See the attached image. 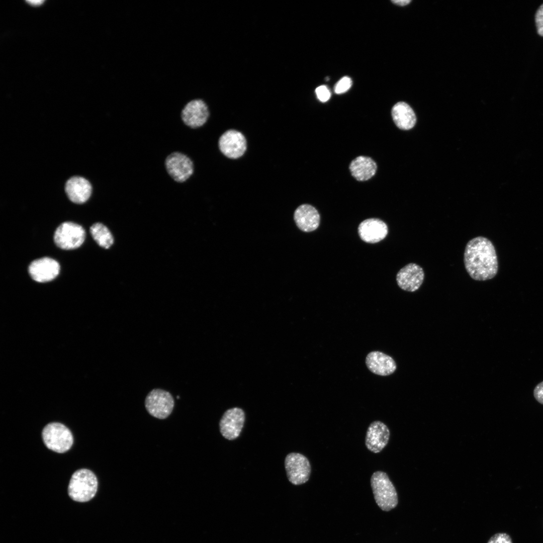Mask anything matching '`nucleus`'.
<instances>
[{"instance_id": "dca6fc26", "label": "nucleus", "mask_w": 543, "mask_h": 543, "mask_svg": "<svg viewBox=\"0 0 543 543\" xmlns=\"http://www.w3.org/2000/svg\"><path fill=\"white\" fill-rule=\"evenodd\" d=\"M366 364L371 372L382 376L393 374L397 368L392 357L379 351L370 352L366 356Z\"/></svg>"}, {"instance_id": "a878e982", "label": "nucleus", "mask_w": 543, "mask_h": 543, "mask_svg": "<svg viewBox=\"0 0 543 543\" xmlns=\"http://www.w3.org/2000/svg\"><path fill=\"white\" fill-rule=\"evenodd\" d=\"M533 396L535 400L543 405V381L538 383L533 390Z\"/></svg>"}, {"instance_id": "6e6552de", "label": "nucleus", "mask_w": 543, "mask_h": 543, "mask_svg": "<svg viewBox=\"0 0 543 543\" xmlns=\"http://www.w3.org/2000/svg\"><path fill=\"white\" fill-rule=\"evenodd\" d=\"M245 420V412L241 408L233 407L227 410L219 421L221 435L229 440L236 439L240 434Z\"/></svg>"}, {"instance_id": "4468645a", "label": "nucleus", "mask_w": 543, "mask_h": 543, "mask_svg": "<svg viewBox=\"0 0 543 543\" xmlns=\"http://www.w3.org/2000/svg\"><path fill=\"white\" fill-rule=\"evenodd\" d=\"M390 436L389 429L384 423L380 421H373L367 429L366 446L370 451L379 453L387 445Z\"/></svg>"}, {"instance_id": "9d476101", "label": "nucleus", "mask_w": 543, "mask_h": 543, "mask_svg": "<svg viewBox=\"0 0 543 543\" xmlns=\"http://www.w3.org/2000/svg\"><path fill=\"white\" fill-rule=\"evenodd\" d=\"M209 116L208 105L204 100L197 99L188 102L183 108L180 117L187 126L200 127L205 124Z\"/></svg>"}, {"instance_id": "4be33fe9", "label": "nucleus", "mask_w": 543, "mask_h": 543, "mask_svg": "<svg viewBox=\"0 0 543 543\" xmlns=\"http://www.w3.org/2000/svg\"><path fill=\"white\" fill-rule=\"evenodd\" d=\"M352 85V80L348 76H344L341 78L335 84L334 89L337 94H340L347 92Z\"/></svg>"}, {"instance_id": "f257e3e1", "label": "nucleus", "mask_w": 543, "mask_h": 543, "mask_svg": "<svg viewBox=\"0 0 543 543\" xmlns=\"http://www.w3.org/2000/svg\"><path fill=\"white\" fill-rule=\"evenodd\" d=\"M464 262L467 273L476 281L492 279L498 272L494 246L489 239L483 236L475 237L467 243Z\"/></svg>"}, {"instance_id": "423d86ee", "label": "nucleus", "mask_w": 543, "mask_h": 543, "mask_svg": "<svg viewBox=\"0 0 543 543\" xmlns=\"http://www.w3.org/2000/svg\"><path fill=\"white\" fill-rule=\"evenodd\" d=\"M85 233L80 225L71 222L60 224L55 230L54 240L59 248L69 250L77 248L84 242Z\"/></svg>"}, {"instance_id": "39448f33", "label": "nucleus", "mask_w": 543, "mask_h": 543, "mask_svg": "<svg viewBox=\"0 0 543 543\" xmlns=\"http://www.w3.org/2000/svg\"><path fill=\"white\" fill-rule=\"evenodd\" d=\"M174 401L168 391L161 389L152 390L146 397L145 406L150 415L159 419L168 417L171 413Z\"/></svg>"}, {"instance_id": "f3484780", "label": "nucleus", "mask_w": 543, "mask_h": 543, "mask_svg": "<svg viewBox=\"0 0 543 543\" xmlns=\"http://www.w3.org/2000/svg\"><path fill=\"white\" fill-rule=\"evenodd\" d=\"M294 219L297 227L302 231L309 232L319 226L320 217L317 210L309 204H303L295 211Z\"/></svg>"}, {"instance_id": "7ed1b4c3", "label": "nucleus", "mask_w": 543, "mask_h": 543, "mask_svg": "<svg viewBox=\"0 0 543 543\" xmlns=\"http://www.w3.org/2000/svg\"><path fill=\"white\" fill-rule=\"evenodd\" d=\"M98 485L97 477L93 472L86 469H80L72 474L68 487V493L74 501L87 502L95 496Z\"/></svg>"}, {"instance_id": "a211bd4d", "label": "nucleus", "mask_w": 543, "mask_h": 543, "mask_svg": "<svg viewBox=\"0 0 543 543\" xmlns=\"http://www.w3.org/2000/svg\"><path fill=\"white\" fill-rule=\"evenodd\" d=\"M65 192L71 201L76 204H82L89 198L92 193V187L86 179L82 177L74 176L67 181Z\"/></svg>"}, {"instance_id": "f8f14e48", "label": "nucleus", "mask_w": 543, "mask_h": 543, "mask_svg": "<svg viewBox=\"0 0 543 543\" xmlns=\"http://www.w3.org/2000/svg\"><path fill=\"white\" fill-rule=\"evenodd\" d=\"M59 271V263L48 257L33 260L28 267V272L32 279L39 283L54 280L58 275Z\"/></svg>"}, {"instance_id": "412c9836", "label": "nucleus", "mask_w": 543, "mask_h": 543, "mask_svg": "<svg viewBox=\"0 0 543 543\" xmlns=\"http://www.w3.org/2000/svg\"><path fill=\"white\" fill-rule=\"evenodd\" d=\"M90 234L96 242L101 247L108 249L114 242L113 237L108 228L101 223H96L90 228Z\"/></svg>"}, {"instance_id": "6ab92c4d", "label": "nucleus", "mask_w": 543, "mask_h": 543, "mask_svg": "<svg viewBox=\"0 0 543 543\" xmlns=\"http://www.w3.org/2000/svg\"><path fill=\"white\" fill-rule=\"evenodd\" d=\"M376 163L368 156H359L349 165L351 175L358 181L367 180L373 177L377 170Z\"/></svg>"}, {"instance_id": "bb28decb", "label": "nucleus", "mask_w": 543, "mask_h": 543, "mask_svg": "<svg viewBox=\"0 0 543 543\" xmlns=\"http://www.w3.org/2000/svg\"><path fill=\"white\" fill-rule=\"evenodd\" d=\"M392 2L394 4L399 5L400 6H404L408 5L411 2L410 0H394L392 1Z\"/></svg>"}, {"instance_id": "1a4fd4ad", "label": "nucleus", "mask_w": 543, "mask_h": 543, "mask_svg": "<svg viewBox=\"0 0 543 543\" xmlns=\"http://www.w3.org/2000/svg\"><path fill=\"white\" fill-rule=\"evenodd\" d=\"M165 165L169 175L179 183L186 181L194 172L192 160L186 155L178 152L169 154L165 159Z\"/></svg>"}, {"instance_id": "b1692460", "label": "nucleus", "mask_w": 543, "mask_h": 543, "mask_svg": "<svg viewBox=\"0 0 543 543\" xmlns=\"http://www.w3.org/2000/svg\"><path fill=\"white\" fill-rule=\"evenodd\" d=\"M487 543H513L510 536L505 532H498L492 535Z\"/></svg>"}, {"instance_id": "2eb2a0df", "label": "nucleus", "mask_w": 543, "mask_h": 543, "mask_svg": "<svg viewBox=\"0 0 543 543\" xmlns=\"http://www.w3.org/2000/svg\"><path fill=\"white\" fill-rule=\"evenodd\" d=\"M388 232L387 224L377 218L366 219L358 227V233L361 239L369 243H375L383 240Z\"/></svg>"}, {"instance_id": "ddd939ff", "label": "nucleus", "mask_w": 543, "mask_h": 543, "mask_svg": "<svg viewBox=\"0 0 543 543\" xmlns=\"http://www.w3.org/2000/svg\"><path fill=\"white\" fill-rule=\"evenodd\" d=\"M424 273L423 268L415 263H410L398 272L396 281L402 290L413 292L417 291L423 283Z\"/></svg>"}, {"instance_id": "f03ea898", "label": "nucleus", "mask_w": 543, "mask_h": 543, "mask_svg": "<svg viewBox=\"0 0 543 543\" xmlns=\"http://www.w3.org/2000/svg\"><path fill=\"white\" fill-rule=\"evenodd\" d=\"M370 483L375 500L382 510L389 511L396 507L397 492L387 473L381 471L374 472Z\"/></svg>"}, {"instance_id": "0eeeda50", "label": "nucleus", "mask_w": 543, "mask_h": 543, "mask_svg": "<svg viewBox=\"0 0 543 543\" xmlns=\"http://www.w3.org/2000/svg\"><path fill=\"white\" fill-rule=\"evenodd\" d=\"M285 467L288 480L292 484L300 485L309 480L311 467L304 455L298 452L289 454L285 460Z\"/></svg>"}, {"instance_id": "9b49d317", "label": "nucleus", "mask_w": 543, "mask_h": 543, "mask_svg": "<svg viewBox=\"0 0 543 543\" xmlns=\"http://www.w3.org/2000/svg\"><path fill=\"white\" fill-rule=\"evenodd\" d=\"M219 147L226 157L236 159L242 156L245 152L246 139L241 132L235 130H229L220 137Z\"/></svg>"}, {"instance_id": "393cba45", "label": "nucleus", "mask_w": 543, "mask_h": 543, "mask_svg": "<svg viewBox=\"0 0 543 543\" xmlns=\"http://www.w3.org/2000/svg\"><path fill=\"white\" fill-rule=\"evenodd\" d=\"M315 93L318 100L322 102H327L330 98L331 93L325 85H320L316 88Z\"/></svg>"}, {"instance_id": "20e7f679", "label": "nucleus", "mask_w": 543, "mask_h": 543, "mask_svg": "<svg viewBox=\"0 0 543 543\" xmlns=\"http://www.w3.org/2000/svg\"><path fill=\"white\" fill-rule=\"evenodd\" d=\"M44 444L49 449L58 453L68 451L73 442L70 430L64 425L58 422L47 424L42 432Z\"/></svg>"}, {"instance_id": "5701e85b", "label": "nucleus", "mask_w": 543, "mask_h": 543, "mask_svg": "<svg viewBox=\"0 0 543 543\" xmlns=\"http://www.w3.org/2000/svg\"><path fill=\"white\" fill-rule=\"evenodd\" d=\"M535 23L537 34L543 37V4L539 7L535 13Z\"/></svg>"}, {"instance_id": "aec40b11", "label": "nucleus", "mask_w": 543, "mask_h": 543, "mask_svg": "<svg viewBox=\"0 0 543 543\" xmlns=\"http://www.w3.org/2000/svg\"><path fill=\"white\" fill-rule=\"evenodd\" d=\"M392 116L396 126L402 130H409L415 125L416 121L415 114L407 103L400 102L392 109Z\"/></svg>"}]
</instances>
